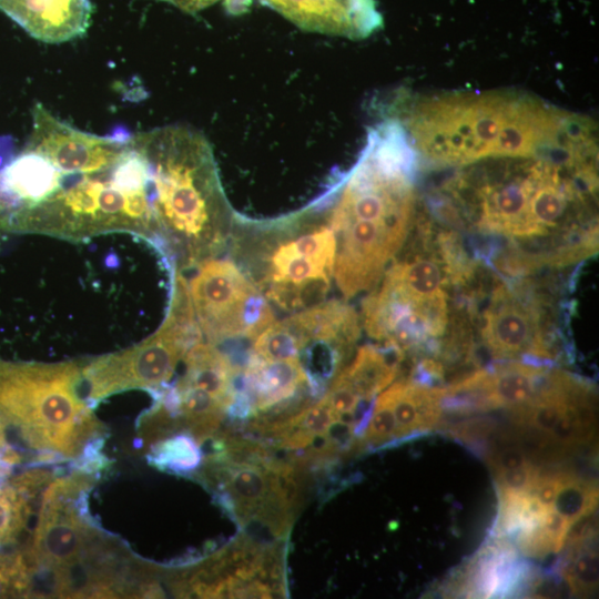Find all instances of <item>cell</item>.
Wrapping results in <instances>:
<instances>
[{"label": "cell", "mask_w": 599, "mask_h": 599, "mask_svg": "<svg viewBox=\"0 0 599 599\" xmlns=\"http://www.w3.org/2000/svg\"><path fill=\"white\" fill-rule=\"evenodd\" d=\"M267 361L300 359L302 344L285 319L273 322L254 339L250 349Z\"/></svg>", "instance_id": "cell-20"}, {"label": "cell", "mask_w": 599, "mask_h": 599, "mask_svg": "<svg viewBox=\"0 0 599 599\" xmlns=\"http://www.w3.org/2000/svg\"><path fill=\"white\" fill-rule=\"evenodd\" d=\"M116 160L95 172L57 170L59 179L53 193L35 205L12 211L2 226L73 240L113 231L151 235L150 193L124 191L112 174Z\"/></svg>", "instance_id": "cell-8"}, {"label": "cell", "mask_w": 599, "mask_h": 599, "mask_svg": "<svg viewBox=\"0 0 599 599\" xmlns=\"http://www.w3.org/2000/svg\"><path fill=\"white\" fill-rule=\"evenodd\" d=\"M335 253L329 225L277 244L261 284L266 297L284 311H302L323 302L334 275Z\"/></svg>", "instance_id": "cell-11"}, {"label": "cell", "mask_w": 599, "mask_h": 599, "mask_svg": "<svg viewBox=\"0 0 599 599\" xmlns=\"http://www.w3.org/2000/svg\"><path fill=\"white\" fill-rule=\"evenodd\" d=\"M405 354L390 345H364L353 362L339 370L364 399H375L399 373Z\"/></svg>", "instance_id": "cell-17"}, {"label": "cell", "mask_w": 599, "mask_h": 599, "mask_svg": "<svg viewBox=\"0 0 599 599\" xmlns=\"http://www.w3.org/2000/svg\"><path fill=\"white\" fill-rule=\"evenodd\" d=\"M555 301L541 280L506 277L491 270L490 284L483 283L474 295V334L476 329L495 359L552 367L569 355Z\"/></svg>", "instance_id": "cell-7"}, {"label": "cell", "mask_w": 599, "mask_h": 599, "mask_svg": "<svg viewBox=\"0 0 599 599\" xmlns=\"http://www.w3.org/2000/svg\"><path fill=\"white\" fill-rule=\"evenodd\" d=\"M540 577L519 558L505 538H494L447 586L449 592L471 598L515 597L532 592Z\"/></svg>", "instance_id": "cell-12"}, {"label": "cell", "mask_w": 599, "mask_h": 599, "mask_svg": "<svg viewBox=\"0 0 599 599\" xmlns=\"http://www.w3.org/2000/svg\"><path fill=\"white\" fill-rule=\"evenodd\" d=\"M151 460L161 469L174 473L195 470L202 461L197 441L189 434H177L161 439L153 446Z\"/></svg>", "instance_id": "cell-19"}, {"label": "cell", "mask_w": 599, "mask_h": 599, "mask_svg": "<svg viewBox=\"0 0 599 599\" xmlns=\"http://www.w3.org/2000/svg\"><path fill=\"white\" fill-rule=\"evenodd\" d=\"M596 138L456 167L435 213L473 235L474 255L501 276L579 264L598 252Z\"/></svg>", "instance_id": "cell-1"}, {"label": "cell", "mask_w": 599, "mask_h": 599, "mask_svg": "<svg viewBox=\"0 0 599 599\" xmlns=\"http://www.w3.org/2000/svg\"><path fill=\"white\" fill-rule=\"evenodd\" d=\"M418 159L460 167L498 158L530 156L596 135L592 121L515 91L451 92L394 100L389 114Z\"/></svg>", "instance_id": "cell-2"}, {"label": "cell", "mask_w": 599, "mask_h": 599, "mask_svg": "<svg viewBox=\"0 0 599 599\" xmlns=\"http://www.w3.org/2000/svg\"><path fill=\"white\" fill-rule=\"evenodd\" d=\"M598 504V488L593 481L562 470L561 481L552 502V509L573 527L591 515Z\"/></svg>", "instance_id": "cell-18"}, {"label": "cell", "mask_w": 599, "mask_h": 599, "mask_svg": "<svg viewBox=\"0 0 599 599\" xmlns=\"http://www.w3.org/2000/svg\"><path fill=\"white\" fill-rule=\"evenodd\" d=\"M52 479L50 471L34 469L0 485V548L17 542L22 536L35 502Z\"/></svg>", "instance_id": "cell-16"}, {"label": "cell", "mask_w": 599, "mask_h": 599, "mask_svg": "<svg viewBox=\"0 0 599 599\" xmlns=\"http://www.w3.org/2000/svg\"><path fill=\"white\" fill-rule=\"evenodd\" d=\"M82 365L0 359V464L62 461L84 456L102 423L81 392Z\"/></svg>", "instance_id": "cell-4"}, {"label": "cell", "mask_w": 599, "mask_h": 599, "mask_svg": "<svg viewBox=\"0 0 599 599\" xmlns=\"http://www.w3.org/2000/svg\"><path fill=\"white\" fill-rule=\"evenodd\" d=\"M414 237L363 302L362 324L383 345L451 362L471 337L466 306L454 294L456 256L433 221L416 216Z\"/></svg>", "instance_id": "cell-3"}, {"label": "cell", "mask_w": 599, "mask_h": 599, "mask_svg": "<svg viewBox=\"0 0 599 599\" xmlns=\"http://www.w3.org/2000/svg\"><path fill=\"white\" fill-rule=\"evenodd\" d=\"M202 341L185 280L175 274L167 315L142 343L82 365L84 398L91 405L128 389L162 388L186 352Z\"/></svg>", "instance_id": "cell-9"}, {"label": "cell", "mask_w": 599, "mask_h": 599, "mask_svg": "<svg viewBox=\"0 0 599 599\" xmlns=\"http://www.w3.org/2000/svg\"><path fill=\"white\" fill-rule=\"evenodd\" d=\"M260 1L308 32L361 40L383 27L375 0Z\"/></svg>", "instance_id": "cell-13"}, {"label": "cell", "mask_w": 599, "mask_h": 599, "mask_svg": "<svg viewBox=\"0 0 599 599\" xmlns=\"http://www.w3.org/2000/svg\"><path fill=\"white\" fill-rule=\"evenodd\" d=\"M87 473L53 478L44 488L32 532L21 550L30 572V596L51 597L81 581L120 550L84 516Z\"/></svg>", "instance_id": "cell-6"}, {"label": "cell", "mask_w": 599, "mask_h": 599, "mask_svg": "<svg viewBox=\"0 0 599 599\" xmlns=\"http://www.w3.org/2000/svg\"><path fill=\"white\" fill-rule=\"evenodd\" d=\"M139 134L151 169L155 235H169L194 263L219 244L230 212L211 143L186 124Z\"/></svg>", "instance_id": "cell-5"}, {"label": "cell", "mask_w": 599, "mask_h": 599, "mask_svg": "<svg viewBox=\"0 0 599 599\" xmlns=\"http://www.w3.org/2000/svg\"><path fill=\"white\" fill-rule=\"evenodd\" d=\"M361 440L363 445L378 448L395 443L396 419L386 390L375 399L370 419Z\"/></svg>", "instance_id": "cell-21"}, {"label": "cell", "mask_w": 599, "mask_h": 599, "mask_svg": "<svg viewBox=\"0 0 599 599\" xmlns=\"http://www.w3.org/2000/svg\"><path fill=\"white\" fill-rule=\"evenodd\" d=\"M0 10L31 37L62 43L82 37L90 26V0H0Z\"/></svg>", "instance_id": "cell-14"}, {"label": "cell", "mask_w": 599, "mask_h": 599, "mask_svg": "<svg viewBox=\"0 0 599 599\" xmlns=\"http://www.w3.org/2000/svg\"><path fill=\"white\" fill-rule=\"evenodd\" d=\"M187 288L199 328L213 345L253 341L275 322L267 300L230 260H202Z\"/></svg>", "instance_id": "cell-10"}, {"label": "cell", "mask_w": 599, "mask_h": 599, "mask_svg": "<svg viewBox=\"0 0 599 599\" xmlns=\"http://www.w3.org/2000/svg\"><path fill=\"white\" fill-rule=\"evenodd\" d=\"M305 388H309L308 377L300 359L267 361L250 351L241 389L247 395L254 415L288 400Z\"/></svg>", "instance_id": "cell-15"}]
</instances>
